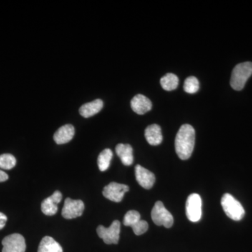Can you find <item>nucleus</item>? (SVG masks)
Returning a JSON list of instances; mask_svg holds the SVG:
<instances>
[{"mask_svg": "<svg viewBox=\"0 0 252 252\" xmlns=\"http://www.w3.org/2000/svg\"><path fill=\"white\" fill-rule=\"evenodd\" d=\"M116 153L124 165L130 166L132 165L134 160L133 150L130 144H118L116 147Z\"/></svg>", "mask_w": 252, "mask_h": 252, "instance_id": "14", "label": "nucleus"}, {"mask_svg": "<svg viewBox=\"0 0 252 252\" xmlns=\"http://www.w3.org/2000/svg\"><path fill=\"white\" fill-rule=\"evenodd\" d=\"M152 218L155 224L170 228L173 225L174 219L172 214L164 206L163 203L158 201L152 209Z\"/></svg>", "mask_w": 252, "mask_h": 252, "instance_id": "4", "label": "nucleus"}, {"mask_svg": "<svg viewBox=\"0 0 252 252\" xmlns=\"http://www.w3.org/2000/svg\"><path fill=\"white\" fill-rule=\"evenodd\" d=\"M16 165V159L11 154H4L0 155V168L11 170Z\"/></svg>", "mask_w": 252, "mask_h": 252, "instance_id": "20", "label": "nucleus"}, {"mask_svg": "<svg viewBox=\"0 0 252 252\" xmlns=\"http://www.w3.org/2000/svg\"><path fill=\"white\" fill-rule=\"evenodd\" d=\"M195 132L189 124L181 126L175 138L176 153L182 160H187L191 157L195 145Z\"/></svg>", "mask_w": 252, "mask_h": 252, "instance_id": "1", "label": "nucleus"}, {"mask_svg": "<svg viewBox=\"0 0 252 252\" xmlns=\"http://www.w3.org/2000/svg\"><path fill=\"white\" fill-rule=\"evenodd\" d=\"M120 230V221L115 220L112 222L109 228H105L103 225H99L97 228V233L99 238L103 240L104 243L112 245L119 243Z\"/></svg>", "mask_w": 252, "mask_h": 252, "instance_id": "5", "label": "nucleus"}, {"mask_svg": "<svg viewBox=\"0 0 252 252\" xmlns=\"http://www.w3.org/2000/svg\"><path fill=\"white\" fill-rule=\"evenodd\" d=\"M200 88L198 79L195 77H189L186 79L185 85H184V90L187 94H193L198 92Z\"/></svg>", "mask_w": 252, "mask_h": 252, "instance_id": "21", "label": "nucleus"}, {"mask_svg": "<svg viewBox=\"0 0 252 252\" xmlns=\"http://www.w3.org/2000/svg\"><path fill=\"white\" fill-rule=\"evenodd\" d=\"M252 75V63L245 62L237 64L232 72L230 86L235 91L243 90L249 78Z\"/></svg>", "mask_w": 252, "mask_h": 252, "instance_id": "2", "label": "nucleus"}, {"mask_svg": "<svg viewBox=\"0 0 252 252\" xmlns=\"http://www.w3.org/2000/svg\"><path fill=\"white\" fill-rule=\"evenodd\" d=\"M113 157V152L111 149H106L99 154L97 158V165L100 171L104 172L109 168Z\"/></svg>", "mask_w": 252, "mask_h": 252, "instance_id": "19", "label": "nucleus"}, {"mask_svg": "<svg viewBox=\"0 0 252 252\" xmlns=\"http://www.w3.org/2000/svg\"><path fill=\"white\" fill-rule=\"evenodd\" d=\"M75 130L74 126L67 124L60 127L59 130L55 132L54 139L56 143L63 144L68 143L74 137Z\"/></svg>", "mask_w": 252, "mask_h": 252, "instance_id": "13", "label": "nucleus"}, {"mask_svg": "<svg viewBox=\"0 0 252 252\" xmlns=\"http://www.w3.org/2000/svg\"><path fill=\"white\" fill-rule=\"evenodd\" d=\"M63 195L59 190L55 191L49 198L44 199L41 203V211L46 216H54L58 212V205L61 203Z\"/></svg>", "mask_w": 252, "mask_h": 252, "instance_id": "10", "label": "nucleus"}, {"mask_svg": "<svg viewBox=\"0 0 252 252\" xmlns=\"http://www.w3.org/2000/svg\"><path fill=\"white\" fill-rule=\"evenodd\" d=\"M102 107H103V102L102 99H97L93 102H88L81 106L79 109V113L83 117L89 118L100 112Z\"/></svg>", "mask_w": 252, "mask_h": 252, "instance_id": "16", "label": "nucleus"}, {"mask_svg": "<svg viewBox=\"0 0 252 252\" xmlns=\"http://www.w3.org/2000/svg\"><path fill=\"white\" fill-rule=\"evenodd\" d=\"M2 252H25L26 244L23 235L14 233L5 237L2 240Z\"/></svg>", "mask_w": 252, "mask_h": 252, "instance_id": "7", "label": "nucleus"}, {"mask_svg": "<svg viewBox=\"0 0 252 252\" xmlns=\"http://www.w3.org/2000/svg\"><path fill=\"white\" fill-rule=\"evenodd\" d=\"M221 206L225 215L234 220H243L245 216V210L243 205L229 193H225L220 200Z\"/></svg>", "mask_w": 252, "mask_h": 252, "instance_id": "3", "label": "nucleus"}, {"mask_svg": "<svg viewBox=\"0 0 252 252\" xmlns=\"http://www.w3.org/2000/svg\"><path fill=\"white\" fill-rule=\"evenodd\" d=\"M84 203L81 200H72L66 198L62 210V215L64 219L72 220L82 215L84 210Z\"/></svg>", "mask_w": 252, "mask_h": 252, "instance_id": "9", "label": "nucleus"}, {"mask_svg": "<svg viewBox=\"0 0 252 252\" xmlns=\"http://www.w3.org/2000/svg\"><path fill=\"white\" fill-rule=\"evenodd\" d=\"M149 228V224L147 221L144 220H140L138 223H136L135 225L132 227V230L135 235H140L144 234L147 231Z\"/></svg>", "mask_w": 252, "mask_h": 252, "instance_id": "23", "label": "nucleus"}, {"mask_svg": "<svg viewBox=\"0 0 252 252\" xmlns=\"http://www.w3.org/2000/svg\"><path fill=\"white\" fill-rule=\"evenodd\" d=\"M38 252H63V248L54 238L46 236L41 240Z\"/></svg>", "mask_w": 252, "mask_h": 252, "instance_id": "17", "label": "nucleus"}, {"mask_svg": "<svg viewBox=\"0 0 252 252\" xmlns=\"http://www.w3.org/2000/svg\"><path fill=\"white\" fill-rule=\"evenodd\" d=\"M135 172L136 180L141 187L146 189H150L153 187L156 181L154 173L140 165H136Z\"/></svg>", "mask_w": 252, "mask_h": 252, "instance_id": "11", "label": "nucleus"}, {"mask_svg": "<svg viewBox=\"0 0 252 252\" xmlns=\"http://www.w3.org/2000/svg\"><path fill=\"white\" fill-rule=\"evenodd\" d=\"M187 218L192 222H198L202 217V199L197 193H192L188 197L186 203Z\"/></svg>", "mask_w": 252, "mask_h": 252, "instance_id": "6", "label": "nucleus"}, {"mask_svg": "<svg viewBox=\"0 0 252 252\" xmlns=\"http://www.w3.org/2000/svg\"><path fill=\"white\" fill-rule=\"evenodd\" d=\"M129 187L117 182H111L103 189V195L111 201L119 203L124 198L126 192L128 191Z\"/></svg>", "mask_w": 252, "mask_h": 252, "instance_id": "8", "label": "nucleus"}, {"mask_svg": "<svg viewBox=\"0 0 252 252\" xmlns=\"http://www.w3.org/2000/svg\"><path fill=\"white\" fill-rule=\"evenodd\" d=\"M130 105L133 112L140 115L146 114L152 108L150 99L142 94L135 95L131 100Z\"/></svg>", "mask_w": 252, "mask_h": 252, "instance_id": "12", "label": "nucleus"}, {"mask_svg": "<svg viewBox=\"0 0 252 252\" xmlns=\"http://www.w3.org/2000/svg\"><path fill=\"white\" fill-rule=\"evenodd\" d=\"M146 140L152 146L159 145L162 141L161 128L157 124L149 126L144 132Z\"/></svg>", "mask_w": 252, "mask_h": 252, "instance_id": "15", "label": "nucleus"}, {"mask_svg": "<svg viewBox=\"0 0 252 252\" xmlns=\"http://www.w3.org/2000/svg\"><path fill=\"white\" fill-rule=\"evenodd\" d=\"M8 179H9V176H8L7 174L0 170V182H6Z\"/></svg>", "mask_w": 252, "mask_h": 252, "instance_id": "25", "label": "nucleus"}, {"mask_svg": "<svg viewBox=\"0 0 252 252\" xmlns=\"http://www.w3.org/2000/svg\"><path fill=\"white\" fill-rule=\"evenodd\" d=\"M6 221H7V217L4 214L0 212V230L2 229L6 225Z\"/></svg>", "mask_w": 252, "mask_h": 252, "instance_id": "24", "label": "nucleus"}, {"mask_svg": "<svg viewBox=\"0 0 252 252\" xmlns=\"http://www.w3.org/2000/svg\"><path fill=\"white\" fill-rule=\"evenodd\" d=\"M160 85L164 90L167 91L175 90L179 85L178 77L175 74L168 73L160 79Z\"/></svg>", "mask_w": 252, "mask_h": 252, "instance_id": "18", "label": "nucleus"}, {"mask_svg": "<svg viewBox=\"0 0 252 252\" xmlns=\"http://www.w3.org/2000/svg\"><path fill=\"white\" fill-rule=\"evenodd\" d=\"M141 220L140 214L135 210H130L126 214L124 219V224L132 228Z\"/></svg>", "mask_w": 252, "mask_h": 252, "instance_id": "22", "label": "nucleus"}]
</instances>
